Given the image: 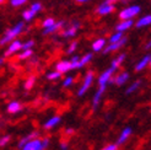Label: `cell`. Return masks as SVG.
Returning a JSON list of instances; mask_svg holds the SVG:
<instances>
[{"mask_svg": "<svg viewBox=\"0 0 151 150\" xmlns=\"http://www.w3.org/2000/svg\"><path fill=\"white\" fill-rule=\"evenodd\" d=\"M24 30H25V22H22V21L19 22V24H16L14 27L6 30L4 36L0 38V46H5V44L15 41L19 35H21L22 32H24Z\"/></svg>", "mask_w": 151, "mask_h": 150, "instance_id": "obj_1", "label": "cell"}, {"mask_svg": "<svg viewBox=\"0 0 151 150\" xmlns=\"http://www.w3.org/2000/svg\"><path fill=\"white\" fill-rule=\"evenodd\" d=\"M49 144H50V139L48 137L43 139L36 138L33 140H29L28 143H26L20 150H46L49 148Z\"/></svg>", "mask_w": 151, "mask_h": 150, "instance_id": "obj_2", "label": "cell"}, {"mask_svg": "<svg viewBox=\"0 0 151 150\" xmlns=\"http://www.w3.org/2000/svg\"><path fill=\"white\" fill-rule=\"evenodd\" d=\"M141 11V7L139 5H132L128 6L125 9H123L119 12V19L120 20H130L134 19L137 15H139V12Z\"/></svg>", "mask_w": 151, "mask_h": 150, "instance_id": "obj_3", "label": "cell"}, {"mask_svg": "<svg viewBox=\"0 0 151 150\" xmlns=\"http://www.w3.org/2000/svg\"><path fill=\"white\" fill-rule=\"evenodd\" d=\"M93 79H95V74H93V71H88V73L85 75L84 81H82V84H81V86H80V89H79V91H78V96H79V97H82V96H84V95L88 91L90 87H91V85H92Z\"/></svg>", "mask_w": 151, "mask_h": 150, "instance_id": "obj_4", "label": "cell"}, {"mask_svg": "<svg viewBox=\"0 0 151 150\" xmlns=\"http://www.w3.org/2000/svg\"><path fill=\"white\" fill-rule=\"evenodd\" d=\"M81 27V24L79 21H73L69 27H66L63 33H62V37L63 38H73L74 36H76L79 28Z\"/></svg>", "mask_w": 151, "mask_h": 150, "instance_id": "obj_5", "label": "cell"}, {"mask_svg": "<svg viewBox=\"0 0 151 150\" xmlns=\"http://www.w3.org/2000/svg\"><path fill=\"white\" fill-rule=\"evenodd\" d=\"M21 49H22V42L19 40H15V41L9 43V47H7V49L5 50L4 57H11L14 54H16L17 52H20Z\"/></svg>", "mask_w": 151, "mask_h": 150, "instance_id": "obj_6", "label": "cell"}, {"mask_svg": "<svg viewBox=\"0 0 151 150\" xmlns=\"http://www.w3.org/2000/svg\"><path fill=\"white\" fill-rule=\"evenodd\" d=\"M106 87H107V85H101L100 89L96 91V94L93 95V99H92V110L96 111L97 108H99L100 103H101V100H102V96L106 91Z\"/></svg>", "mask_w": 151, "mask_h": 150, "instance_id": "obj_7", "label": "cell"}, {"mask_svg": "<svg viewBox=\"0 0 151 150\" xmlns=\"http://www.w3.org/2000/svg\"><path fill=\"white\" fill-rule=\"evenodd\" d=\"M127 43V37H123V38L122 40H120V41H118V42H114V43H109L108 44V46H106L103 49V53H106V54H107V53H111V52H114V50H118V49H120V48H122L123 46H124V44Z\"/></svg>", "mask_w": 151, "mask_h": 150, "instance_id": "obj_8", "label": "cell"}, {"mask_svg": "<svg viewBox=\"0 0 151 150\" xmlns=\"http://www.w3.org/2000/svg\"><path fill=\"white\" fill-rule=\"evenodd\" d=\"M128 80H129V73L123 71V73H119L116 78H112L109 80V84H116L117 86H122Z\"/></svg>", "mask_w": 151, "mask_h": 150, "instance_id": "obj_9", "label": "cell"}, {"mask_svg": "<svg viewBox=\"0 0 151 150\" xmlns=\"http://www.w3.org/2000/svg\"><path fill=\"white\" fill-rule=\"evenodd\" d=\"M114 71H116V70H113L112 68H109V69H107V70H104V71L100 75V76H99V86L109 84V80L112 79L113 73H114Z\"/></svg>", "mask_w": 151, "mask_h": 150, "instance_id": "obj_10", "label": "cell"}, {"mask_svg": "<svg viewBox=\"0 0 151 150\" xmlns=\"http://www.w3.org/2000/svg\"><path fill=\"white\" fill-rule=\"evenodd\" d=\"M114 11V4H107V3H102L99 7H97V14L104 16V15H109L111 12Z\"/></svg>", "mask_w": 151, "mask_h": 150, "instance_id": "obj_11", "label": "cell"}, {"mask_svg": "<svg viewBox=\"0 0 151 150\" xmlns=\"http://www.w3.org/2000/svg\"><path fill=\"white\" fill-rule=\"evenodd\" d=\"M60 122H62V117L60 116H53V117H50L48 121L44 123V129L46 131H50V129H53L54 127H57Z\"/></svg>", "mask_w": 151, "mask_h": 150, "instance_id": "obj_12", "label": "cell"}, {"mask_svg": "<svg viewBox=\"0 0 151 150\" xmlns=\"http://www.w3.org/2000/svg\"><path fill=\"white\" fill-rule=\"evenodd\" d=\"M65 26V21H55L50 27L48 28H43V35H50V33H54L57 32L58 30H60L62 27Z\"/></svg>", "mask_w": 151, "mask_h": 150, "instance_id": "obj_13", "label": "cell"}, {"mask_svg": "<svg viewBox=\"0 0 151 150\" xmlns=\"http://www.w3.org/2000/svg\"><path fill=\"white\" fill-rule=\"evenodd\" d=\"M132 133H133V129L130 128V127H125V128L122 131V133H120L119 138L117 139V144H118V145L124 144L125 141L129 139V137L132 136Z\"/></svg>", "mask_w": 151, "mask_h": 150, "instance_id": "obj_14", "label": "cell"}, {"mask_svg": "<svg viewBox=\"0 0 151 150\" xmlns=\"http://www.w3.org/2000/svg\"><path fill=\"white\" fill-rule=\"evenodd\" d=\"M133 25H134L133 19H130V20H122V21H120L119 24L116 26V31H118V32L128 31V30H129Z\"/></svg>", "mask_w": 151, "mask_h": 150, "instance_id": "obj_15", "label": "cell"}, {"mask_svg": "<svg viewBox=\"0 0 151 150\" xmlns=\"http://www.w3.org/2000/svg\"><path fill=\"white\" fill-rule=\"evenodd\" d=\"M36 138H40V133L37 132V131H33V132H31L29 134H27V136H25L24 138H22V139L19 141V144H17L19 149H21L26 143H28L29 140H33V139H36Z\"/></svg>", "mask_w": 151, "mask_h": 150, "instance_id": "obj_16", "label": "cell"}, {"mask_svg": "<svg viewBox=\"0 0 151 150\" xmlns=\"http://www.w3.org/2000/svg\"><path fill=\"white\" fill-rule=\"evenodd\" d=\"M55 70L59 71V73H62V74L68 73L69 70H73V69H71V63H70V61H60V62L55 65Z\"/></svg>", "mask_w": 151, "mask_h": 150, "instance_id": "obj_17", "label": "cell"}, {"mask_svg": "<svg viewBox=\"0 0 151 150\" xmlns=\"http://www.w3.org/2000/svg\"><path fill=\"white\" fill-rule=\"evenodd\" d=\"M21 110H22V105L19 101H11L9 105H7V112L11 113V115L19 113Z\"/></svg>", "mask_w": 151, "mask_h": 150, "instance_id": "obj_18", "label": "cell"}, {"mask_svg": "<svg viewBox=\"0 0 151 150\" xmlns=\"http://www.w3.org/2000/svg\"><path fill=\"white\" fill-rule=\"evenodd\" d=\"M151 25V15H145V16L140 17L137 24H135V26H137L138 28H142V27H146V26H150Z\"/></svg>", "mask_w": 151, "mask_h": 150, "instance_id": "obj_19", "label": "cell"}, {"mask_svg": "<svg viewBox=\"0 0 151 150\" xmlns=\"http://www.w3.org/2000/svg\"><path fill=\"white\" fill-rule=\"evenodd\" d=\"M92 57H93V54H92V53H86L84 57H81V58H80V61H79V63H78L76 69H81V68H84V66H85L86 64H88L90 62H91Z\"/></svg>", "mask_w": 151, "mask_h": 150, "instance_id": "obj_20", "label": "cell"}, {"mask_svg": "<svg viewBox=\"0 0 151 150\" xmlns=\"http://www.w3.org/2000/svg\"><path fill=\"white\" fill-rule=\"evenodd\" d=\"M149 61H150V56H145L144 58H141L140 61L137 63V65H135V70H137V71L144 70L146 66L149 65Z\"/></svg>", "mask_w": 151, "mask_h": 150, "instance_id": "obj_21", "label": "cell"}, {"mask_svg": "<svg viewBox=\"0 0 151 150\" xmlns=\"http://www.w3.org/2000/svg\"><path fill=\"white\" fill-rule=\"evenodd\" d=\"M125 57H127V56H125V53H122V54H119L117 58H114V59L112 61L111 68H112L113 70H117V69L119 68V66H120V64L123 63V61L125 59Z\"/></svg>", "mask_w": 151, "mask_h": 150, "instance_id": "obj_22", "label": "cell"}, {"mask_svg": "<svg viewBox=\"0 0 151 150\" xmlns=\"http://www.w3.org/2000/svg\"><path fill=\"white\" fill-rule=\"evenodd\" d=\"M106 47V40L104 38H97L92 43V50L93 52H100Z\"/></svg>", "mask_w": 151, "mask_h": 150, "instance_id": "obj_23", "label": "cell"}, {"mask_svg": "<svg viewBox=\"0 0 151 150\" xmlns=\"http://www.w3.org/2000/svg\"><path fill=\"white\" fill-rule=\"evenodd\" d=\"M140 86H141V80H137V81H134L133 84H132L127 89L125 94H127V95H130V94H133V92L137 91V90H138Z\"/></svg>", "mask_w": 151, "mask_h": 150, "instance_id": "obj_24", "label": "cell"}, {"mask_svg": "<svg viewBox=\"0 0 151 150\" xmlns=\"http://www.w3.org/2000/svg\"><path fill=\"white\" fill-rule=\"evenodd\" d=\"M35 16H36V12H33L31 9H27V10H25L24 12H22V19H24L25 21H27V22L32 21Z\"/></svg>", "mask_w": 151, "mask_h": 150, "instance_id": "obj_25", "label": "cell"}, {"mask_svg": "<svg viewBox=\"0 0 151 150\" xmlns=\"http://www.w3.org/2000/svg\"><path fill=\"white\" fill-rule=\"evenodd\" d=\"M33 56V50L32 49H25L21 50V53L19 54V59L20 61H25V59H28Z\"/></svg>", "mask_w": 151, "mask_h": 150, "instance_id": "obj_26", "label": "cell"}, {"mask_svg": "<svg viewBox=\"0 0 151 150\" xmlns=\"http://www.w3.org/2000/svg\"><path fill=\"white\" fill-rule=\"evenodd\" d=\"M60 76H62V73H59V71H57V70L50 71V73H48V74H47V79H48V80H50V81L59 80V79H60Z\"/></svg>", "mask_w": 151, "mask_h": 150, "instance_id": "obj_27", "label": "cell"}, {"mask_svg": "<svg viewBox=\"0 0 151 150\" xmlns=\"http://www.w3.org/2000/svg\"><path fill=\"white\" fill-rule=\"evenodd\" d=\"M123 38V32H114L111 37H109V43H114V42H118Z\"/></svg>", "mask_w": 151, "mask_h": 150, "instance_id": "obj_28", "label": "cell"}, {"mask_svg": "<svg viewBox=\"0 0 151 150\" xmlns=\"http://www.w3.org/2000/svg\"><path fill=\"white\" fill-rule=\"evenodd\" d=\"M35 84H36V76H29L25 82V89L26 90H31L35 86Z\"/></svg>", "mask_w": 151, "mask_h": 150, "instance_id": "obj_29", "label": "cell"}, {"mask_svg": "<svg viewBox=\"0 0 151 150\" xmlns=\"http://www.w3.org/2000/svg\"><path fill=\"white\" fill-rule=\"evenodd\" d=\"M33 46H35V41L33 40H28V41L22 43V50H25V49H32Z\"/></svg>", "mask_w": 151, "mask_h": 150, "instance_id": "obj_30", "label": "cell"}, {"mask_svg": "<svg viewBox=\"0 0 151 150\" xmlns=\"http://www.w3.org/2000/svg\"><path fill=\"white\" fill-rule=\"evenodd\" d=\"M74 84V78L73 76H66L63 80V87H70Z\"/></svg>", "mask_w": 151, "mask_h": 150, "instance_id": "obj_31", "label": "cell"}, {"mask_svg": "<svg viewBox=\"0 0 151 150\" xmlns=\"http://www.w3.org/2000/svg\"><path fill=\"white\" fill-rule=\"evenodd\" d=\"M55 22V20L54 19H52V17H47L46 20L43 21V24H42V26H43V28H48V27H50Z\"/></svg>", "mask_w": 151, "mask_h": 150, "instance_id": "obj_32", "label": "cell"}, {"mask_svg": "<svg viewBox=\"0 0 151 150\" xmlns=\"http://www.w3.org/2000/svg\"><path fill=\"white\" fill-rule=\"evenodd\" d=\"M27 3V0H10V4L11 6L14 7H19V6H22Z\"/></svg>", "mask_w": 151, "mask_h": 150, "instance_id": "obj_33", "label": "cell"}, {"mask_svg": "<svg viewBox=\"0 0 151 150\" xmlns=\"http://www.w3.org/2000/svg\"><path fill=\"white\" fill-rule=\"evenodd\" d=\"M78 46H79L78 42H71V43H70V46L68 47V49H66V53H68V54H71V53H74V52L76 50Z\"/></svg>", "mask_w": 151, "mask_h": 150, "instance_id": "obj_34", "label": "cell"}, {"mask_svg": "<svg viewBox=\"0 0 151 150\" xmlns=\"http://www.w3.org/2000/svg\"><path fill=\"white\" fill-rule=\"evenodd\" d=\"M80 61V57L79 56H74L70 58V63H71V69H76L78 66V63Z\"/></svg>", "mask_w": 151, "mask_h": 150, "instance_id": "obj_35", "label": "cell"}, {"mask_svg": "<svg viewBox=\"0 0 151 150\" xmlns=\"http://www.w3.org/2000/svg\"><path fill=\"white\" fill-rule=\"evenodd\" d=\"M42 7H43V6H42L41 3H33V4L31 5V7H29V9H31L33 12L37 14V12H40V11L42 10Z\"/></svg>", "mask_w": 151, "mask_h": 150, "instance_id": "obj_36", "label": "cell"}, {"mask_svg": "<svg viewBox=\"0 0 151 150\" xmlns=\"http://www.w3.org/2000/svg\"><path fill=\"white\" fill-rule=\"evenodd\" d=\"M10 139H11L10 136H3V137H0V148L5 146L10 141Z\"/></svg>", "mask_w": 151, "mask_h": 150, "instance_id": "obj_37", "label": "cell"}, {"mask_svg": "<svg viewBox=\"0 0 151 150\" xmlns=\"http://www.w3.org/2000/svg\"><path fill=\"white\" fill-rule=\"evenodd\" d=\"M117 149H118V144L116 143V144H108V145H106L101 150H117Z\"/></svg>", "mask_w": 151, "mask_h": 150, "instance_id": "obj_38", "label": "cell"}, {"mask_svg": "<svg viewBox=\"0 0 151 150\" xmlns=\"http://www.w3.org/2000/svg\"><path fill=\"white\" fill-rule=\"evenodd\" d=\"M68 148H69V144H68V143H65V141L60 143V149H62V150H68Z\"/></svg>", "mask_w": 151, "mask_h": 150, "instance_id": "obj_39", "label": "cell"}, {"mask_svg": "<svg viewBox=\"0 0 151 150\" xmlns=\"http://www.w3.org/2000/svg\"><path fill=\"white\" fill-rule=\"evenodd\" d=\"M116 1H122V3H125L127 0H104V3H107V4H114Z\"/></svg>", "mask_w": 151, "mask_h": 150, "instance_id": "obj_40", "label": "cell"}, {"mask_svg": "<svg viewBox=\"0 0 151 150\" xmlns=\"http://www.w3.org/2000/svg\"><path fill=\"white\" fill-rule=\"evenodd\" d=\"M29 59V62H31L32 64H35V63H37V62H38V58H37V57H35V56H32L31 58H28Z\"/></svg>", "mask_w": 151, "mask_h": 150, "instance_id": "obj_41", "label": "cell"}, {"mask_svg": "<svg viewBox=\"0 0 151 150\" xmlns=\"http://www.w3.org/2000/svg\"><path fill=\"white\" fill-rule=\"evenodd\" d=\"M145 49H146V50L151 49V40H150V41H149V42H147V43L145 44Z\"/></svg>", "mask_w": 151, "mask_h": 150, "instance_id": "obj_42", "label": "cell"}, {"mask_svg": "<svg viewBox=\"0 0 151 150\" xmlns=\"http://www.w3.org/2000/svg\"><path fill=\"white\" fill-rule=\"evenodd\" d=\"M65 133H66V134H69V136H70V134H73V133H74V129H73V128H66Z\"/></svg>", "mask_w": 151, "mask_h": 150, "instance_id": "obj_43", "label": "cell"}, {"mask_svg": "<svg viewBox=\"0 0 151 150\" xmlns=\"http://www.w3.org/2000/svg\"><path fill=\"white\" fill-rule=\"evenodd\" d=\"M4 62H5V57H1V58H0V66L4 64Z\"/></svg>", "mask_w": 151, "mask_h": 150, "instance_id": "obj_44", "label": "cell"}, {"mask_svg": "<svg viewBox=\"0 0 151 150\" xmlns=\"http://www.w3.org/2000/svg\"><path fill=\"white\" fill-rule=\"evenodd\" d=\"M75 1H78V3H87V1H90V0H75Z\"/></svg>", "mask_w": 151, "mask_h": 150, "instance_id": "obj_45", "label": "cell"}, {"mask_svg": "<svg viewBox=\"0 0 151 150\" xmlns=\"http://www.w3.org/2000/svg\"><path fill=\"white\" fill-rule=\"evenodd\" d=\"M5 3V0H0V5H3Z\"/></svg>", "mask_w": 151, "mask_h": 150, "instance_id": "obj_46", "label": "cell"}, {"mask_svg": "<svg viewBox=\"0 0 151 150\" xmlns=\"http://www.w3.org/2000/svg\"><path fill=\"white\" fill-rule=\"evenodd\" d=\"M149 65L151 66V56H150V61H149Z\"/></svg>", "mask_w": 151, "mask_h": 150, "instance_id": "obj_47", "label": "cell"}]
</instances>
